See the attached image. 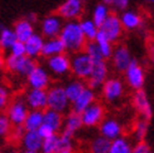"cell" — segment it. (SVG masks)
I'll return each instance as SVG.
<instances>
[{"mask_svg": "<svg viewBox=\"0 0 154 153\" xmlns=\"http://www.w3.org/2000/svg\"><path fill=\"white\" fill-rule=\"evenodd\" d=\"M58 38L63 43L65 52L70 53V55L75 54V53L83 52L88 43L80 30L79 23L76 20L65 21Z\"/></svg>", "mask_w": 154, "mask_h": 153, "instance_id": "obj_1", "label": "cell"}, {"mask_svg": "<svg viewBox=\"0 0 154 153\" xmlns=\"http://www.w3.org/2000/svg\"><path fill=\"white\" fill-rule=\"evenodd\" d=\"M70 108V102L66 98L61 84H53L47 89V109L64 114Z\"/></svg>", "mask_w": 154, "mask_h": 153, "instance_id": "obj_2", "label": "cell"}, {"mask_svg": "<svg viewBox=\"0 0 154 153\" xmlns=\"http://www.w3.org/2000/svg\"><path fill=\"white\" fill-rule=\"evenodd\" d=\"M4 64H5V68L10 73L17 74L18 76H25L26 78L29 73L36 67V60L26 55L17 58L8 54L4 58Z\"/></svg>", "mask_w": 154, "mask_h": 153, "instance_id": "obj_3", "label": "cell"}, {"mask_svg": "<svg viewBox=\"0 0 154 153\" xmlns=\"http://www.w3.org/2000/svg\"><path fill=\"white\" fill-rule=\"evenodd\" d=\"M93 60L84 53V50L70 55V73H73L75 79L87 80L93 69Z\"/></svg>", "mask_w": 154, "mask_h": 153, "instance_id": "obj_4", "label": "cell"}, {"mask_svg": "<svg viewBox=\"0 0 154 153\" xmlns=\"http://www.w3.org/2000/svg\"><path fill=\"white\" fill-rule=\"evenodd\" d=\"M29 108L24 101V97H17L10 101L6 108V117L9 118L13 127H20L24 124L25 118L29 113Z\"/></svg>", "mask_w": 154, "mask_h": 153, "instance_id": "obj_5", "label": "cell"}, {"mask_svg": "<svg viewBox=\"0 0 154 153\" xmlns=\"http://www.w3.org/2000/svg\"><path fill=\"white\" fill-rule=\"evenodd\" d=\"M124 78L128 87L133 90H140L145 83V70L137 59H132L129 67L124 72Z\"/></svg>", "mask_w": 154, "mask_h": 153, "instance_id": "obj_6", "label": "cell"}, {"mask_svg": "<svg viewBox=\"0 0 154 153\" xmlns=\"http://www.w3.org/2000/svg\"><path fill=\"white\" fill-rule=\"evenodd\" d=\"M108 78H109V67H108L106 60L104 59L98 60V62H94L93 64L91 73L89 78L87 79V87L97 92L98 89L103 87V84Z\"/></svg>", "mask_w": 154, "mask_h": 153, "instance_id": "obj_7", "label": "cell"}, {"mask_svg": "<svg viewBox=\"0 0 154 153\" xmlns=\"http://www.w3.org/2000/svg\"><path fill=\"white\" fill-rule=\"evenodd\" d=\"M45 65H47L45 68H47L49 74H53L58 78L65 76L68 73H70V55L63 53V54L47 58Z\"/></svg>", "mask_w": 154, "mask_h": 153, "instance_id": "obj_8", "label": "cell"}, {"mask_svg": "<svg viewBox=\"0 0 154 153\" xmlns=\"http://www.w3.org/2000/svg\"><path fill=\"white\" fill-rule=\"evenodd\" d=\"M102 95L108 103H117L124 95V84L117 76H110L103 84Z\"/></svg>", "mask_w": 154, "mask_h": 153, "instance_id": "obj_9", "label": "cell"}, {"mask_svg": "<svg viewBox=\"0 0 154 153\" xmlns=\"http://www.w3.org/2000/svg\"><path fill=\"white\" fill-rule=\"evenodd\" d=\"M26 82H28V86L29 89H43V90H47L51 84V78H50V74L47 70V68L36 64V67L34 69L29 73V75L26 76Z\"/></svg>", "mask_w": 154, "mask_h": 153, "instance_id": "obj_10", "label": "cell"}, {"mask_svg": "<svg viewBox=\"0 0 154 153\" xmlns=\"http://www.w3.org/2000/svg\"><path fill=\"white\" fill-rule=\"evenodd\" d=\"M99 33L103 34L110 43H115L119 40L123 34V27L119 20V15L112 13L106 18V20L99 27Z\"/></svg>", "mask_w": 154, "mask_h": 153, "instance_id": "obj_11", "label": "cell"}, {"mask_svg": "<svg viewBox=\"0 0 154 153\" xmlns=\"http://www.w3.org/2000/svg\"><path fill=\"white\" fill-rule=\"evenodd\" d=\"M82 118V123L83 127H88V128H93V127H99V124L103 122L105 118V108L102 103H93L90 107L84 111L80 114Z\"/></svg>", "mask_w": 154, "mask_h": 153, "instance_id": "obj_12", "label": "cell"}, {"mask_svg": "<svg viewBox=\"0 0 154 153\" xmlns=\"http://www.w3.org/2000/svg\"><path fill=\"white\" fill-rule=\"evenodd\" d=\"M63 19H61L58 14H50L43 18L40 23V30L42 36L44 39H53V38H58L61 28H63Z\"/></svg>", "mask_w": 154, "mask_h": 153, "instance_id": "obj_13", "label": "cell"}, {"mask_svg": "<svg viewBox=\"0 0 154 153\" xmlns=\"http://www.w3.org/2000/svg\"><path fill=\"white\" fill-rule=\"evenodd\" d=\"M84 0H64L58 8V15L66 21L78 19L84 8Z\"/></svg>", "mask_w": 154, "mask_h": 153, "instance_id": "obj_14", "label": "cell"}, {"mask_svg": "<svg viewBox=\"0 0 154 153\" xmlns=\"http://www.w3.org/2000/svg\"><path fill=\"white\" fill-rule=\"evenodd\" d=\"M123 132L124 129H123L122 123L115 118H104L99 124V136L109 139L110 142L122 137Z\"/></svg>", "mask_w": 154, "mask_h": 153, "instance_id": "obj_15", "label": "cell"}, {"mask_svg": "<svg viewBox=\"0 0 154 153\" xmlns=\"http://www.w3.org/2000/svg\"><path fill=\"white\" fill-rule=\"evenodd\" d=\"M110 58H112V64L114 67V69L118 73H124L133 59L129 49L125 45H118V47H115L113 49V54Z\"/></svg>", "mask_w": 154, "mask_h": 153, "instance_id": "obj_16", "label": "cell"}, {"mask_svg": "<svg viewBox=\"0 0 154 153\" xmlns=\"http://www.w3.org/2000/svg\"><path fill=\"white\" fill-rule=\"evenodd\" d=\"M24 101L30 111H45L47 109V90L43 89H29Z\"/></svg>", "mask_w": 154, "mask_h": 153, "instance_id": "obj_17", "label": "cell"}, {"mask_svg": "<svg viewBox=\"0 0 154 153\" xmlns=\"http://www.w3.org/2000/svg\"><path fill=\"white\" fill-rule=\"evenodd\" d=\"M133 105L134 108L137 109V112L140 114V117L145 120H149L153 116V111H152V105L148 99L147 93L140 89V90H137L134 95H133Z\"/></svg>", "mask_w": 154, "mask_h": 153, "instance_id": "obj_18", "label": "cell"}, {"mask_svg": "<svg viewBox=\"0 0 154 153\" xmlns=\"http://www.w3.org/2000/svg\"><path fill=\"white\" fill-rule=\"evenodd\" d=\"M97 102V93L95 90L90 89V88H85L83 90V93L75 99V101L70 104V108L73 112L82 114L84 111H85L88 107H90L93 103Z\"/></svg>", "mask_w": 154, "mask_h": 153, "instance_id": "obj_19", "label": "cell"}, {"mask_svg": "<svg viewBox=\"0 0 154 153\" xmlns=\"http://www.w3.org/2000/svg\"><path fill=\"white\" fill-rule=\"evenodd\" d=\"M63 120L64 116L61 113L51 109H45L43 112V126L48 127L55 134H58V132L63 129Z\"/></svg>", "mask_w": 154, "mask_h": 153, "instance_id": "obj_20", "label": "cell"}, {"mask_svg": "<svg viewBox=\"0 0 154 153\" xmlns=\"http://www.w3.org/2000/svg\"><path fill=\"white\" fill-rule=\"evenodd\" d=\"M82 127H83V123H82L80 114L75 113L73 111L66 113V116L64 117V120H63V133L64 134L74 137L75 133H78L82 129Z\"/></svg>", "mask_w": 154, "mask_h": 153, "instance_id": "obj_21", "label": "cell"}, {"mask_svg": "<svg viewBox=\"0 0 154 153\" xmlns=\"http://www.w3.org/2000/svg\"><path fill=\"white\" fill-rule=\"evenodd\" d=\"M13 32L18 42L25 43L30 36H33L35 34V29H34V24L29 23L26 19H20L15 23Z\"/></svg>", "mask_w": 154, "mask_h": 153, "instance_id": "obj_22", "label": "cell"}, {"mask_svg": "<svg viewBox=\"0 0 154 153\" xmlns=\"http://www.w3.org/2000/svg\"><path fill=\"white\" fill-rule=\"evenodd\" d=\"M119 20L122 23L123 29H128V30H135L138 28H140L143 24V19L140 17V14L128 9L120 13Z\"/></svg>", "mask_w": 154, "mask_h": 153, "instance_id": "obj_23", "label": "cell"}, {"mask_svg": "<svg viewBox=\"0 0 154 153\" xmlns=\"http://www.w3.org/2000/svg\"><path fill=\"white\" fill-rule=\"evenodd\" d=\"M44 38L42 36V34L35 33L33 36H30L29 39L24 43L25 45V55L29 58H38L40 55L42 49H43V44H44Z\"/></svg>", "mask_w": 154, "mask_h": 153, "instance_id": "obj_24", "label": "cell"}, {"mask_svg": "<svg viewBox=\"0 0 154 153\" xmlns=\"http://www.w3.org/2000/svg\"><path fill=\"white\" fill-rule=\"evenodd\" d=\"M65 53V48L59 38H53V39H45L43 44V49L40 55L44 58H50L54 55H59Z\"/></svg>", "mask_w": 154, "mask_h": 153, "instance_id": "obj_25", "label": "cell"}, {"mask_svg": "<svg viewBox=\"0 0 154 153\" xmlns=\"http://www.w3.org/2000/svg\"><path fill=\"white\" fill-rule=\"evenodd\" d=\"M42 143H43V138L39 136V133L36 131L35 132L25 131V133L23 134L21 139H20V144L23 146V148H24V151L40 152Z\"/></svg>", "mask_w": 154, "mask_h": 153, "instance_id": "obj_26", "label": "cell"}, {"mask_svg": "<svg viewBox=\"0 0 154 153\" xmlns=\"http://www.w3.org/2000/svg\"><path fill=\"white\" fill-rule=\"evenodd\" d=\"M63 87H64V92L66 94V98L69 99V102L72 104L75 99L83 93V90L87 88V83L84 80H80V79H72Z\"/></svg>", "mask_w": 154, "mask_h": 153, "instance_id": "obj_27", "label": "cell"}, {"mask_svg": "<svg viewBox=\"0 0 154 153\" xmlns=\"http://www.w3.org/2000/svg\"><path fill=\"white\" fill-rule=\"evenodd\" d=\"M43 112L44 111H29L23 127L28 132L38 131L43 124Z\"/></svg>", "mask_w": 154, "mask_h": 153, "instance_id": "obj_28", "label": "cell"}, {"mask_svg": "<svg viewBox=\"0 0 154 153\" xmlns=\"http://www.w3.org/2000/svg\"><path fill=\"white\" fill-rule=\"evenodd\" d=\"M80 30L84 35V38L87 39V42H94L95 36L99 32V28L94 24V21L91 20V18H84L78 21Z\"/></svg>", "mask_w": 154, "mask_h": 153, "instance_id": "obj_29", "label": "cell"}, {"mask_svg": "<svg viewBox=\"0 0 154 153\" xmlns=\"http://www.w3.org/2000/svg\"><path fill=\"white\" fill-rule=\"evenodd\" d=\"M133 144L127 137L122 136L110 142L109 153H132Z\"/></svg>", "mask_w": 154, "mask_h": 153, "instance_id": "obj_30", "label": "cell"}, {"mask_svg": "<svg viewBox=\"0 0 154 153\" xmlns=\"http://www.w3.org/2000/svg\"><path fill=\"white\" fill-rule=\"evenodd\" d=\"M109 148H110V141L102 136L94 137L89 143L90 153H109Z\"/></svg>", "mask_w": 154, "mask_h": 153, "instance_id": "obj_31", "label": "cell"}, {"mask_svg": "<svg viewBox=\"0 0 154 153\" xmlns=\"http://www.w3.org/2000/svg\"><path fill=\"white\" fill-rule=\"evenodd\" d=\"M95 44L98 45V48H99V52H100V54L103 57V59H108V58H110L112 54H113V43H110L109 40L106 39V38L100 34L98 32L97 36H95V39H94Z\"/></svg>", "mask_w": 154, "mask_h": 153, "instance_id": "obj_32", "label": "cell"}, {"mask_svg": "<svg viewBox=\"0 0 154 153\" xmlns=\"http://www.w3.org/2000/svg\"><path fill=\"white\" fill-rule=\"evenodd\" d=\"M112 13L110 10L108 9V8L103 4V3H99L94 6V9H93V14H91V20L94 21V24L99 28L103 23L106 20V18L109 17Z\"/></svg>", "mask_w": 154, "mask_h": 153, "instance_id": "obj_33", "label": "cell"}, {"mask_svg": "<svg viewBox=\"0 0 154 153\" xmlns=\"http://www.w3.org/2000/svg\"><path fill=\"white\" fill-rule=\"evenodd\" d=\"M15 42H17V38L13 29L5 28L3 32H0V50L2 52H9Z\"/></svg>", "mask_w": 154, "mask_h": 153, "instance_id": "obj_34", "label": "cell"}, {"mask_svg": "<svg viewBox=\"0 0 154 153\" xmlns=\"http://www.w3.org/2000/svg\"><path fill=\"white\" fill-rule=\"evenodd\" d=\"M74 152V141L73 137L66 136L64 133L59 134L58 146L55 153H73Z\"/></svg>", "mask_w": 154, "mask_h": 153, "instance_id": "obj_35", "label": "cell"}, {"mask_svg": "<svg viewBox=\"0 0 154 153\" xmlns=\"http://www.w3.org/2000/svg\"><path fill=\"white\" fill-rule=\"evenodd\" d=\"M147 133H148V120L143 118L138 119L133 127V136L137 139V142H143Z\"/></svg>", "mask_w": 154, "mask_h": 153, "instance_id": "obj_36", "label": "cell"}, {"mask_svg": "<svg viewBox=\"0 0 154 153\" xmlns=\"http://www.w3.org/2000/svg\"><path fill=\"white\" fill-rule=\"evenodd\" d=\"M129 2L130 0H102V3L110 10V13L113 11V14L127 10L129 6Z\"/></svg>", "mask_w": 154, "mask_h": 153, "instance_id": "obj_37", "label": "cell"}, {"mask_svg": "<svg viewBox=\"0 0 154 153\" xmlns=\"http://www.w3.org/2000/svg\"><path fill=\"white\" fill-rule=\"evenodd\" d=\"M58 138H59V134H54L49 137V138L43 139L40 153H55L57 146H58Z\"/></svg>", "mask_w": 154, "mask_h": 153, "instance_id": "obj_38", "label": "cell"}, {"mask_svg": "<svg viewBox=\"0 0 154 153\" xmlns=\"http://www.w3.org/2000/svg\"><path fill=\"white\" fill-rule=\"evenodd\" d=\"M84 53H85V54L93 60V63L103 59V57L100 54V52H99V48H98V45L95 44V42H88L87 45H85V48H84Z\"/></svg>", "mask_w": 154, "mask_h": 153, "instance_id": "obj_39", "label": "cell"}, {"mask_svg": "<svg viewBox=\"0 0 154 153\" xmlns=\"http://www.w3.org/2000/svg\"><path fill=\"white\" fill-rule=\"evenodd\" d=\"M10 101V90L8 89L5 84L0 83V113L8 108Z\"/></svg>", "mask_w": 154, "mask_h": 153, "instance_id": "obj_40", "label": "cell"}, {"mask_svg": "<svg viewBox=\"0 0 154 153\" xmlns=\"http://www.w3.org/2000/svg\"><path fill=\"white\" fill-rule=\"evenodd\" d=\"M13 129V126L10 123L9 118L6 117L5 113H0V138H4V137L9 136Z\"/></svg>", "mask_w": 154, "mask_h": 153, "instance_id": "obj_41", "label": "cell"}, {"mask_svg": "<svg viewBox=\"0 0 154 153\" xmlns=\"http://www.w3.org/2000/svg\"><path fill=\"white\" fill-rule=\"evenodd\" d=\"M9 54L13 55V57H17V58L24 57L25 55V45H24V43L17 40V42L13 44V47L10 48Z\"/></svg>", "mask_w": 154, "mask_h": 153, "instance_id": "obj_42", "label": "cell"}, {"mask_svg": "<svg viewBox=\"0 0 154 153\" xmlns=\"http://www.w3.org/2000/svg\"><path fill=\"white\" fill-rule=\"evenodd\" d=\"M132 153H152V151H150V147L143 141V142H137L134 144Z\"/></svg>", "mask_w": 154, "mask_h": 153, "instance_id": "obj_43", "label": "cell"}, {"mask_svg": "<svg viewBox=\"0 0 154 153\" xmlns=\"http://www.w3.org/2000/svg\"><path fill=\"white\" fill-rule=\"evenodd\" d=\"M24 133H25V129H24V127H23V126H20V127H13L11 132H10V136H11V138L14 141H19L20 142L21 137H23V134H24Z\"/></svg>", "mask_w": 154, "mask_h": 153, "instance_id": "obj_44", "label": "cell"}, {"mask_svg": "<svg viewBox=\"0 0 154 153\" xmlns=\"http://www.w3.org/2000/svg\"><path fill=\"white\" fill-rule=\"evenodd\" d=\"M36 132L39 133V136L42 137L43 139H45V138H49V137H51V136L55 134V133H54L53 131H50V129H49L48 127H45V126H43V124H42V127H40L39 129H38Z\"/></svg>", "mask_w": 154, "mask_h": 153, "instance_id": "obj_45", "label": "cell"}, {"mask_svg": "<svg viewBox=\"0 0 154 153\" xmlns=\"http://www.w3.org/2000/svg\"><path fill=\"white\" fill-rule=\"evenodd\" d=\"M24 19H26L29 23H32V24H34V23L38 20V17H36V14H33V13H29L26 17L24 18Z\"/></svg>", "mask_w": 154, "mask_h": 153, "instance_id": "obj_46", "label": "cell"}, {"mask_svg": "<svg viewBox=\"0 0 154 153\" xmlns=\"http://www.w3.org/2000/svg\"><path fill=\"white\" fill-rule=\"evenodd\" d=\"M149 60L152 65L154 67V43L150 44V47H149Z\"/></svg>", "mask_w": 154, "mask_h": 153, "instance_id": "obj_47", "label": "cell"}, {"mask_svg": "<svg viewBox=\"0 0 154 153\" xmlns=\"http://www.w3.org/2000/svg\"><path fill=\"white\" fill-rule=\"evenodd\" d=\"M5 68V64H4V58L2 55V53H0V73L3 72V69Z\"/></svg>", "mask_w": 154, "mask_h": 153, "instance_id": "obj_48", "label": "cell"}, {"mask_svg": "<svg viewBox=\"0 0 154 153\" xmlns=\"http://www.w3.org/2000/svg\"><path fill=\"white\" fill-rule=\"evenodd\" d=\"M5 153H21V152H19V151H15V149H10V151H6Z\"/></svg>", "mask_w": 154, "mask_h": 153, "instance_id": "obj_49", "label": "cell"}, {"mask_svg": "<svg viewBox=\"0 0 154 153\" xmlns=\"http://www.w3.org/2000/svg\"><path fill=\"white\" fill-rule=\"evenodd\" d=\"M21 153H40V152H34V151H23Z\"/></svg>", "mask_w": 154, "mask_h": 153, "instance_id": "obj_50", "label": "cell"}, {"mask_svg": "<svg viewBox=\"0 0 154 153\" xmlns=\"http://www.w3.org/2000/svg\"><path fill=\"white\" fill-rule=\"evenodd\" d=\"M5 28H6V27H5L4 24H2V23H0V32H3V30H4Z\"/></svg>", "mask_w": 154, "mask_h": 153, "instance_id": "obj_51", "label": "cell"}, {"mask_svg": "<svg viewBox=\"0 0 154 153\" xmlns=\"http://www.w3.org/2000/svg\"><path fill=\"white\" fill-rule=\"evenodd\" d=\"M148 2H150V3H153V4H154V0H148Z\"/></svg>", "mask_w": 154, "mask_h": 153, "instance_id": "obj_52", "label": "cell"}]
</instances>
